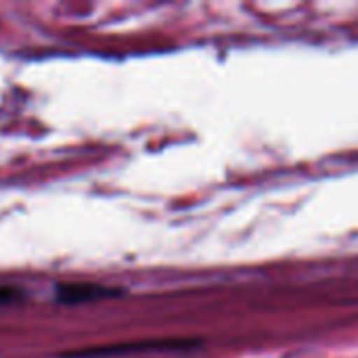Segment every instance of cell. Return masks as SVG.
I'll return each instance as SVG.
<instances>
[{"mask_svg":"<svg viewBox=\"0 0 358 358\" xmlns=\"http://www.w3.org/2000/svg\"><path fill=\"white\" fill-rule=\"evenodd\" d=\"M187 342H136V344H113V346H99L86 348L67 355V358H105L122 357V355H136V352H151V350H176L187 348Z\"/></svg>","mask_w":358,"mask_h":358,"instance_id":"cell-1","label":"cell"},{"mask_svg":"<svg viewBox=\"0 0 358 358\" xmlns=\"http://www.w3.org/2000/svg\"><path fill=\"white\" fill-rule=\"evenodd\" d=\"M111 296H117V289L94 285V283H69V285L57 287V302L61 304H84L92 300L111 298Z\"/></svg>","mask_w":358,"mask_h":358,"instance_id":"cell-2","label":"cell"},{"mask_svg":"<svg viewBox=\"0 0 358 358\" xmlns=\"http://www.w3.org/2000/svg\"><path fill=\"white\" fill-rule=\"evenodd\" d=\"M21 298V292L15 287H0V306L4 304H13Z\"/></svg>","mask_w":358,"mask_h":358,"instance_id":"cell-3","label":"cell"}]
</instances>
